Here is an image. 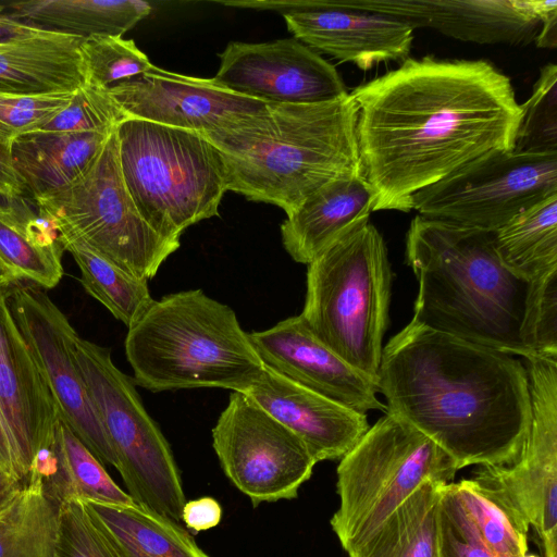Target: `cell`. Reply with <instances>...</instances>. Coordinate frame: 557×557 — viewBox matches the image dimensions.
Here are the masks:
<instances>
[{"instance_id": "cell-1", "label": "cell", "mask_w": 557, "mask_h": 557, "mask_svg": "<svg viewBox=\"0 0 557 557\" xmlns=\"http://www.w3.org/2000/svg\"><path fill=\"white\" fill-rule=\"evenodd\" d=\"M350 95L373 211L409 212L417 191L512 150L521 116L510 78L485 60L408 58Z\"/></svg>"}, {"instance_id": "cell-2", "label": "cell", "mask_w": 557, "mask_h": 557, "mask_svg": "<svg viewBox=\"0 0 557 557\" xmlns=\"http://www.w3.org/2000/svg\"><path fill=\"white\" fill-rule=\"evenodd\" d=\"M376 382L386 413L426 435L457 470L518 458L531 396L515 356L411 321L383 347Z\"/></svg>"}, {"instance_id": "cell-3", "label": "cell", "mask_w": 557, "mask_h": 557, "mask_svg": "<svg viewBox=\"0 0 557 557\" xmlns=\"http://www.w3.org/2000/svg\"><path fill=\"white\" fill-rule=\"evenodd\" d=\"M406 261L417 282L411 321L524 359L522 324L531 282L510 272L495 231L417 214L406 235Z\"/></svg>"}, {"instance_id": "cell-4", "label": "cell", "mask_w": 557, "mask_h": 557, "mask_svg": "<svg viewBox=\"0 0 557 557\" xmlns=\"http://www.w3.org/2000/svg\"><path fill=\"white\" fill-rule=\"evenodd\" d=\"M350 94L321 103H270L257 125L207 138L221 152L227 191L288 215L329 183L363 175Z\"/></svg>"}, {"instance_id": "cell-5", "label": "cell", "mask_w": 557, "mask_h": 557, "mask_svg": "<svg viewBox=\"0 0 557 557\" xmlns=\"http://www.w3.org/2000/svg\"><path fill=\"white\" fill-rule=\"evenodd\" d=\"M133 381L150 392L220 387L243 393L264 363L235 311L201 289L154 300L128 329Z\"/></svg>"}, {"instance_id": "cell-6", "label": "cell", "mask_w": 557, "mask_h": 557, "mask_svg": "<svg viewBox=\"0 0 557 557\" xmlns=\"http://www.w3.org/2000/svg\"><path fill=\"white\" fill-rule=\"evenodd\" d=\"M307 265L300 315L326 346L376 381L393 281L383 236L368 222Z\"/></svg>"}, {"instance_id": "cell-7", "label": "cell", "mask_w": 557, "mask_h": 557, "mask_svg": "<svg viewBox=\"0 0 557 557\" xmlns=\"http://www.w3.org/2000/svg\"><path fill=\"white\" fill-rule=\"evenodd\" d=\"M116 135L125 186L159 235L180 240L188 226L219 215L226 169L206 136L138 119L124 120Z\"/></svg>"}, {"instance_id": "cell-8", "label": "cell", "mask_w": 557, "mask_h": 557, "mask_svg": "<svg viewBox=\"0 0 557 557\" xmlns=\"http://www.w3.org/2000/svg\"><path fill=\"white\" fill-rule=\"evenodd\" d=\"M457 471L432 440L385 412L337 467L339 506L330 523L342 547L364 541L423 482L447 484Z\"/></svg>"}, {"instance_id": "cell-9", "label": "cell", "mask_w": 557, "mask_h": 557, "mask_svg": "<svg viewBox=\"0 0 557 557\" xmlns=\"http://www.w3.org/2000/svg\"><path fill=\"white\" fill-rule=\"evenodd\" d=\"M33 199L60 236L84 242L140 278H152L181 246L159 235L138 212L122 176L116 128L76 178Z\"/></svg>"}, {"instance_id": "cell-10", "label": "cell", "mask_w": 557, "mask_h": 557, "mask_svg": "<svg viewBox=\"0 0 557 557\" xmlns=\"http://www.w3.org/2000/svg\"><path fill=\"white\" fill-rule=\"evenodd\" d=\"M72 354L98 411L127 494L146 509L182 523L186 503L178 468L161 430L146 411L134 381L109 348L72 338Z\"/></svg>"}, {"instance_id": "cell-11", "label": "cell", "mask_w": 557, "mask_h": 557, "mask_svg": "<svg viewBox=\"0 0 557 557\" xmlns=\"http://www.w3.org/2000/svg\"><path fill=\"white\" fill-rule=\"evenodd\" d=\"M557 194V154L495 150L465 164L411 199L419 215L496 231Z\"/></svg>"}, {"instance_id": "cell-12", "label": "cell", "mask_w": 557, "mask_h": 557, "mask_svg": "<svg viewBox=\"0 0 557 557\" xmlns=\"http://www.w3.org/2000/svg\"><path fill=\"white\" fill-rule=\"evenodd\" d=\"M212 446L225 475L253 506L297 497L317 463L294 432L239 392L220 413Z\"/></svg>"}, {"instance_id": "cell-13", "label": "cell", "mask_w": 557, "mask_h": 557, "mask_svg": "<svg viewBox=\"0 0 557 557\" xmlns=\"http://www.w3.org/2000/svg\"><path fill=\"white\" fill-rule=\"evenodd\" d=\"M531 423L518 458L479 466L473 480L498 493L535 532L544 557H557V359H524Z\"/></svg>"}, {"instance_id": "cell-14", "label": "cell", "mask_w": 557, "mask_h": 557, "mask_svg": "<svg viewBox=\"0 0 557 557\" xmlns=\"http://www.w3.org/2000/svg\"><path fill=\"white\" fill-rule=\"evenodd\" d=\"M13 319L28 345L59 410V417L102 465L116 459L87 385L72 354L76 331L41 287L7 288Z\"/></svg>"}, {"instance_id": "cell-15", "label": "cell", "mask_w": 557, "mask_h": 557, "mask_svg": "<svg viewBox=\"0 0 557 557\" xmlns=\"http://www.w3.org/2000/svg\"><path fill=\"white\" fill-rule=\"evenodd\" d=\"M127 119L201 134L233 132L259 124L270 102L234 92L212 78L150 71L108 89Z\"/></svg>"}, {"instance_id": "cell-16", "label": "cell", "mask_w": 557, "mask_h": 557, "mask_svg": "<svg viewBox=\"0 0 557 557\" xmlns=\"http://www.w3.org/2000/svg\"><path fill=\"white\" fill-rule=\"evenodd\" d=\"M212 79L253 99L277 104H312L349 92L333 64L296 38L267 42L231 41L219 54Z\"/></svg>"}, {"instance_id": "cell-17", "label": "cell", "mask_w": 557, "mask_h": 557, "mask_svg": "<svg viewBox=\"0 0 557 557\" xmlns=\"http://www.w3.org/2000/svg\"><path fill=\"white\" fill-rule=\"evenodd\" d=\"M248 7L280 12L294 38L362 71L405 61L413 41L410 24L384 13L326 7L322 0H252Z\"/></svg>"}, {"instance_id": "cell-18", "label": "cell", "mask_w": 557, "mask_h": 557, "mask_svg": "<svg viewBox=\"0 0 557 557\" xmlns=\"http://www.w3.org/2000/svg\"><path fill=\"white\" fill-rule=\"evenodd\" d=\"M248 335L264 366L280 374L360 413L386 412L377 382L326 346L300 314Z\"/></svg>"}, {"instance_id": "cell-19", "label": "cell", "mask_w": 557, "mask_h": 557, "mask_svg": "<svg viewBox=\"0 0 557 557\" xmlns=\"http://www.w3.org/2000/svg\"><path fill=\"white\" fill-rule=\"evenodd\" d=\"M326 7L384 13L461 41L525 46L540 21L531 0H322Z\"/></svg>"}, {"instance_id": "cell-20", "label": "cell", "mask_w": 557, "mask_h": 557, "mask_svg": "<svg viewBox=\"0 0 557 557\" xmlns=\"http://www.w3.org/2000/svg\"><path fill=\"white\" fill-rule=\"evenodd\" d=\"M0 292V409L28 484L37 453L52 438L59 410Z\"/></svg>"}, {"instance_id": "cell-21", "label": "cell", "mask_w": 557, "mask_h": 557, "mask_svg": "<svg viewBox=\"0 0 557 557\" xmlns=\"http://www.w3.org/2000/svg\"><path fill=\"white\" fill-rule=\"evenodd\" d=\"M243 394L294 432L315 462L341 460L370 428L367 414L326 398L267 366Z\"/></svg>"}, {"instance_id": "cell-22", "label": "cell", "mask_w": 557, "mask_h": 557, "mask_svg": "<svg viewBox=\"0 0 557 557\" xmlns=\"http://www.w3.org/2000/svg\"><path fill=\"white\" fill-rule=\"evenodd\" d=\"M374 197L363 175L329 183L281 225L282 244L296 262L309 264L336 242L369 222Z\"/></svg>"}, {"instance_id": "cell-23", "label": "cell", "mask_w": 557, "mask_h": 557, "mask_svg": "<svg viewBox=\"0 0 557 557\" xmlns=\"http://www.w3.org/2000/svg\"><path fill=\"white\" fill-rule=\"evenodd\" d=\"M29 482L38 484L45 496L59 507L71 499L134 504L60 417L51 441L33 461Z\"/></svg>"}, {"instance_id": "cell-24", "label": "cell", "mask_w": 557, "mask_h": 557, "mask_svg": "<svg viewBox=\"0 0 557 557\" xmlns=\"http://www.w3.org/2000/svg\"><path fill=\"white\" fill-rule=\"evenodd\" d=\"M63 251L58 231L33 198L0 197V264L8 274L52 288L63 276Z\"/></svg>"}, {"instance_id": "cell-25", "label": "cell", "mask_w": 557, "mask_h": 557, "mask_svg": "<svg viewBox=\"0 0 557 557\" xmlns=\"http://www.w3.org/2000/svg\"><path fill=\"white\" fill-rule=\"evenodd\" d=\"M82 39L45 30L30 38L0 44V91L74 92L84 84L78 52Z\"/></svg>"}, {"instance_id": "cell-26", "label": "cell", "mask_w": 557, "mask_h": 557, "mask_svg": "<svg viewBox=\"0 0 557 557\" xmlns=\"http://www.w3.org/2000/svg\"><path fill=\"white\" fill-rule=\"evenodd\" d=\"M112 132L38 129L17 137L11 144L10 153L25 185V195L35 198L71 183L91 162Z\"/></svg>"}, {"instance_id": "cell-27", "label": "cell", "mask_w": 557, "mask_h": 557, "mask_svg": "<svg viewBox=\"0 0 557 557\" xmlns=\"http://www.w3.org/2000/svg\"><path fill=\"white\" fill-rule=\"evenodd\" d=\"M84 503L119 557H209L182 523L135 503Z\"/></svg>"}, {"instance_id": "cell-28", "label": "cell", "mask_w": 557, "mask_h": 557, "mask_svg": "<svg viewBox=\"0 0 557 557\" xmlns=\"http://www.w3.org/2000/svg\"><path fill=\"white\" fill-rule=\"evenodd\" d=\"M151 9L141 0H30L7 5L21 22L81 38L122 36Z\"/></svg>"}, {"instance_id": "cell-29", "label": "cell", "mask_w": 557, "mask_h": 557, "mask_svg": "<svg viewBox=\"0 0 557 557\" xmlns=\"http://www.w3.org/2000/svg\"><path fill=\"white\" fill-rule=\"evenodd\" d=\"M445 483L423 482L349 557H437V510Z\"/></svg>"}, {"instance_id": "cell-30", "label": "cell", "mask_w": 557, "mask_h": 557, "mask_svg": "<svg viewBox=\"0 0 557 557\" xmlns=\"http://www.w3.org/2000/svg\"><path fill=\"white\" fill-rule=\"evenodd\" d=\"M495 249L503 264L524 281L557 270V194L496 230Z\"/></svg>"}, {"instance_id": "cell-31", "label": "cell", "mask_w": 557, "mask_h": 557, "mask_svg": "<svg viewBox=\"0 0 557 557\" xmlns=\"http://www.w3.org/2000/svg\"><path fill=\"white\" fill-rule=\"evenodd\" d=\"M59 238L78 265L85 290L127 329L133 326L154 301L148 280L125 272L77 238Z\"/></svg>"}, {"instance_id": "cell-32", "label": "cell", "mask_w": 557, "mask_h": 557, "mask_svg": "<svg viewBox=\"0 0 557 557\" xmlns=\"http://www.w3.org/2000/svg\"><path fill=\"white\" fill-rule=\"evenodd\" d=\"M450 486L475 532L497 557L528 553L530 525L498 493L473 479L450 482Z\"/></svg>"}, {"instance_id": "cell-33", "label": "cell", "mask_w": 557, "mask_h": 557, "mask_svg": "<svg viewBox=\"0 0 557 557\" xmlns=\"http://www.w3.org/2000/svg\"><path fill=\"white\" fill-rule=\"evenodd\" d=\"M59 506L29 482L0 517V557H54Z\"/></svg>"}, {"instance_id": "cell-34", "label": "cell", "mask_w": 557, "mask_h": 557, "mask_svg": "<svg viewBox=\"0 0 557 557\" xmlns=\"http://www.w3.org/2000/svg\"><path fill=\"white\" fill-rule=\"evenodd\" d=\"M78 52L84 84L108 90L154 67L134 40L122 36L83 38Z\"/></svg>"}, {"instance_id": "cell-35", "label": "cell", "mask_w": 557, "mask_h": 557, "mask_svg": "<svg viewBox=\"0 0 557 557\" xmlns=\"http://www.w3.org/2000/svg\"><path fill=\"white\" fill-rule=\"evenodd\" d=\"M518 153L557 154V66L541 69L530 98L521 104L513 149Z\"/></svg>"}, {"instance_id": "cell-36", "label": "cell", "mask_w": 557, "mask_h": 557, "mask_svg": "<svg viewBox=\"0 0 557 557\" xmlns=\"http://www.w3.org/2000/svg\"><path fill=\"white\" fill-rule=\"evenodd\" d=\"M522 341L531 357L557 359V270L531 281Z\"/></svg>"}, {"instance_id": "cell-37", "label": "cell", "mask_w": 557, "mask_h": 557, "mask_svg": "<svg viewBox=\"0 0 557 557\" xmlns=\"http://www.w3.org/2000/svg\"><path fill=\"white\" fill-rule=\"evenodd\" d=\"M126 119L108 90L83 84L75 90L71 102L40 129L109 133Z\"/></svg>"}, {"instance_id": "cell-38", "label": "cell", "mask_w": 557, "mask_h": 557, "mask_svg": "<svg viewBox=\"0 0 557 557\" xmlns=\"http://www.w3.org/2000/svg\"><path fill=\"white\" fill-rule=\"evenodd\" d=\"M74 92L25 95L0 91V145L10 148L17 137L44 127L71 102Z\"/></svg>"}, {"instance_id": "cell-39", "label": "cell", "mask_w": 557, "mask_h": 557, "mask_svg": "<svg viewBox=\"0 0 557 557\" xmlns=\"http://www.w3.org/2000/svg\"><path fill=\"white\" fill-rule=\"evenodd\" d=\"M54 557H119L85 503L71 499L58 510Z\"/></svg>"}, {"instance_id": "cell-40", "label": "cell", "mask_w": 557, "mask_h": 557, "mask_svg": "<svg viewBox=\"0 0 557 557\" xmlns=\"http://www.w3.org/2000/svg\"><path fill=\"white\" fill-rule=\"evenodd\" d=\"M437 557H497L475 532L450 483L440 490Z\"/></svg>"}, {"instance_id": "cell-41", "label": "cell", "mask_w": 557, "mask_h": 557, "mask_svg": "<svg viewBox=\"0 0 557 557\" xmlns=\"http://www.w3.org/2000/svg\"><path fill=\"white\" fill-rule=\"evenodd\" d=\"M221 518V505L209 496L186 502L182 510V523L195 533L216 527Z\"/></svg>"}, {"instance_id": "cell-42", "label": "cell", "mask_w": 557, "mask_h": 557, "mask_svg": "<svg viewBox=\"0 0 557 557\" xmlns=\"http://www.w3.org/2000/svg\"><path fill=\"white\" fill-rule=\"evenodd\" d=\"M531 5L540 21V32L535 38L536 47L555 49L557 47V1L531 0Z\"/></svg>"}, {"instance_id": "cell-43", "label": "cell", "mask_w": 557, "mask_h": 557, "mask_svg": "<svg viewBox=\"0 0 557 557\" xmlns=\"http://www.w3.org/2000/svg\"><path fill=\"white\" fill-rule=\"evenodd\" d=\"M25 194V185L12 163L10 148L0 145V197L13 198Z\"/></svg>"}, {"instance_id": "cell-44", "label": "cell", "mask_w": 557, "mask_h": 557, "mask_svg": "<svg viewBox=\"0 0 557 557\" xmlns=\"http://www.w3.org/2000/svg\"><path fill=\"white\" fill-rule=\"evenodd\" d=\"M45 30L18 21L7 12V5H0V44L30 38Z\"/></svg>"}, {"instance_id": "cell-45", "label": "cell", "mask_w": 557, "mask_h": 557, "mask_svg": "<svg viewBox=\"0 0 557 557\" xmlns=\"http://www.w3.org/2000/svg\"><path fill=\"white\" fill-rule=\"evenodd\" d=\"M0 468L12 474L20 481H22L25 486L26 482L24 475L22 473L15 445L13 438L10 434L5 420L2 416L0 409Z\"/></svg>"}, {"instance_id": "cell-46", "label": "cell", "mask_w": 557, "mask_h": 557, "mask_svg": "<svg viewBox=\"0 0 557 557\" xmlns=\"http://www.w3.org/2000/svg\"><path fill=\"white\" fill-rule=\"evenodd\" d=\"M25 487L22 481L0 468V517L15 505Z\"/></svg>"}, {"instance_id": "cell-47", "label": "cell", "mask_w": 557, "mask_h": 557, "mask_svg": "<svg viewBox=\"0 0 557 557\" xmlns=\"http://www.w3.org/2000/svg\"><path fill=\"white\" fill-rule=\"evenodd\" d=\"M20 283L9 275L0 273V292L10 287L13 284Z\"/></svg>"}, {"instance_id": "cell-48", "label": "cell", "mask_w": 557, "mask_h": 557, "mask_svg": "<svg viewBox=\"0 0 557 557\" xmlns=\"http://www.w3.org/2000/svg\"><path fill=\"white\" fill-rule=\"evenodd\" d=\"M0 273H3V274H5V275L11 276L10 274H8V273L3 270V268L1 267V264H0ZM11 277H12V276H11ZM12 278H14V277H12ZM14 280H15V278H14ZM15 281H17V280H15ZM17 282H18V281H17Z\"/></svg>"}, {"instance_id": "cell-49", "label": "cell", "mask_w": 557, "mask_h": 557, "mask_svg": "<svg viewBox=\"0 0 557 557\" xmlns=\"http://www.w3.org/2000/svg\"><path fill=\"white\" fill-rule=\"evenodd\" d=\"M523 557H540V556L534 555V554H528V553H527Z\"/></svg>"}]
</instances>
